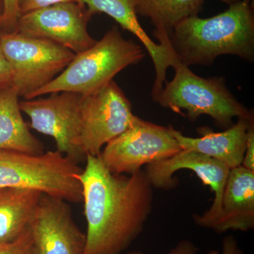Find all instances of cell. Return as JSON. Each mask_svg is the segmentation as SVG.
I'll return each mask as SVG.
<instances>
[{
  "label": "cell",
  "instance_id": "6da1fadb",
  "mask_svg": "<svg viewBox=\"0 0 254 254\" xmlns=\"http://www.w3.org/2000/svg\"><path fill=\"white\" fill-rule=\"evenodd\" d=\"M78 174L87 223L83 254H120L139 237L152 211L153 187L143 170L117 175L100 155Z\"/></svg>",
  "mask_w": 254,
  "mask_h": 254
},
{
  "label": "cell",
  "instance_id": "7a4b0ae2",
  "mask_svg": "<svg viewBox=\"0 0 254 254\" xmlns=\"http://www.w3.org/2000/svg\"><path fill=\"white\" fill-rule=\"evenodd\" d=\"M170 44L177 60L189 67L211 65L217 58L225 55L252 63L254 4L250 0H240L212 17L187 18L174 29Z\"/></svg>",
  "mask_w": 254,
  "mask_h": 254
},
{
  "label": "cell",
  "instance_id": "3957f363",
  "mask_svg": "<svg viewBox=\"0 0 254 254\" xmlns=\"http://www.w3.org/2000/svg\"><path fill=\"white\" fill-rule=\"evenodd\" d=\"M145 55L143 47L125 39L118 26H114L94 46L75 55L59 76L27 100L60 92L82 96L93 94L127 66L139 63Z\"/></svg>",
  "mask_w": 254,
  "mask_h": 254
},
{
  "label": "cell",
  "instance_id": "277c9868",
  "mask_svg": "<svg viewBox=\"0 0 254 254\" xmlns=\"http://www.w3.org/2000/svg\"><path fill=\"white\" fill-rule=\"evenodd\" d=\"M173 67V79L165 82L155 101L160 106L177 113L185 110L191 122L201 115H208L224 129L233 125V118H253L254 114L228 89L223 77H200L178 60Z\"/></svg>",
  "mask_w": 254,
  "mask_h": 254
},
{
  "label": "cell",
  "instance_id": "5b68a950",
  "mask_svg": "<svg viewBox=\"0 0 254 254\" xmlns=\"http://www.w3.org/2000/svg\"><path fill=\"white\" fill-rule=\"evenodd\" d=\"M82 169L58 150L41 155L0 150V189L36 190L68 203H81L76 176Z\"/></svg>",
  "mask_w": 254,
  "mask_h": 254
},
{
  "label": "cell",
  "instance_id": "8992f818",
  "mask_svg": "<svg viewBox=\"0 0 254 254\" xmlns=\"http://www.w3.org/2000/svg\"><path fill=\"white\" fill-rule=\"evenodd\" d=\"M0 44L12 71L11 86L24 100L59 76L76 55L53 42L16 31L0 33Z\"/></svg>",
  "mask_w": 254,
  "mask_h": 254
},
{
  "label": "cell",
  "instance_id": "52a82bcc",
  "mask_svg": "<svg viewBox=\"0 0 254 254\" xmlns=\"http://www.w3.org/2000/svg\"><path fill=\"white\" fill-rule=\"evenodd\" d=\"M181 150L172 126H160L138 118L129 128L105 145L100 156L112 173L128 175Z\"/></svg>",
  "mask_w": 254,
  "mask_h": 254
},
{
  "label": "cell",
  "instance_id": "ba28073f",
  "mask_svg": "<svg viewBox=\"0 0 254 254\" xmlns=\"http://www.w3.org/2000/svg\"><path fill=\"white\" fill-rule=\"evenodd\" d=\"M47 98L19 101L33 129L54 138L57 150L79 164L86 161L80 144L83 96L70 92L51 93Z\"/></svg>",
  "mask_w": 254,
  "mask_h": 254
},
{
  "label": "cell",
  "instance_id": "9c48e42d",
  "mask_svg": "<svg viewBox=\"0 0 254 254\" xmlns=\"http://www.w3.org/2000/svg\"><path fill=\"white\" fill-rule=\"evenodd\" d=\"M137 119L131 102L114 80L83 96L80 144L83 154L98 156L104 145L127 131Z\"/></svg>",
  "mask_w": 254,
  "mask_h": 254
},
{
  "label": "cell",
  "instance_id": "30bf717a",
  "mask_svg": "<svg viewBox=\"0 0 254 254\" xmlns=\"http://www.w3.org/2000/svg\"><path fill=\"white\" fill-rule=\"evenodd\" d=\"M92 16L82 3L60 2L21 15L14 31L53 42L79 54L97 42L88 31Z\"/></svg>",
  "mask_w": 254,
  "mask_h": 254
},
{
  "label": "cell",
  "instance_id": "8fae6325",
  "mask_svg": "<svg viewBox=\"0 0 254 254\" xmlns=\"http://www.w3.org/2000/svg\"><path fill=\"white\" fill-rule=\"evenodd\" d=\"M180 170L193 171L215 194L213 204L207 211L202 215H193L196 225L211 230L221 211L222 195L230 169L201 153L182 150L171 158L147 165L145 173L153 188L170 190L178 185V180L173 176Z\"/></svg>",
  "mask_w": 254,
  "mask_h": 254
},
{
  "label": "cell",
  "instance_id": "7c38bea8",
  "mask_svg": "<svg viewBox=\"0 0 254 254\" xmlns=\"http://www.w3.org/2000/svg\"><path fill=\"white\" fill-rule=\"evenodd\" d=\"M68 202L43 194L28 225L30 254H83L86 234L73 220Z\"/></svg>",
  "mask_w": 254,
  "mask_h": 254
},
{
  "label": "cell",
  "instance_id": "4fadbf2b",
  "mask_svg": "<svg viewBox=\"0 0 254 254\" xmlns=\"http://www.w3.org/2000/svg\"><path fill=\"white\" fill-rule=\"evenodd\" d=\"M80 2L86 6L92 16L104 13L139 40L154 64L155 78L152 98L155 101L167 81V71L177 59L173 52L152 41L143 29L137 17V0H80Z\"/></svg>",
  "mask_w": 254,
  "mask_h": 254
},
{
  "label": "cell",
  "instance_id": "5bb4252c",
  "mask_svg": "<svg viewBox=\"0 0 254 254\" xmlns=\"http://www.w3.org/2000/svg\"><path fill=\"white\" fill-rule=\"evenodd\" d=\"M252 120L254 117L250 120L238 119L237 123L221 132L202 127L198 128L201 135L198 138L185 136L173 127L172 132L182 150L201 153L232 170L242 165L247 148V130Z\"/></svg>",
  "mask_w": 254,
  "mask_h": 254
},
{
  "label": "cell",
  "instance_id": "9a60e30c",
  "mask_svg": "<svg viewBox=\"0 0 254 254\" xmlns=\"http://www.w3.org/2000/svg\"><path fill=\"white\" fill-rule=\"evenodd\" d=\"M254 228V171L241 165L230 170L221 203V211L211 230L248 232Z\"/></svg>",
  "mask_w": 254,
  "mask_h": 254
},
{
  "label": "cell",
  "instance_id": "2e32d148",
  "mask_svg": "<svg viewBox=\"0 0 254 254\" xmlns=\"http://www.w3.org/2000/svg\"><path fill=\"white\" fill-rule=\"evenodd\" d=\"M18 98L12 86L0 89V150L43 154L44 145L23 120Z\"/></svg>",
  "mask_w": 254,
  "mask_h": 254
},
{
  "label": "cell",
  "instance_id": "e0dca14e",
  "mask_svg": "<svg viewBox=\"0 0 254 254\" xmlns=\"http://www.w3.org/2000/svg\"><path fill=\"white\" fill-rule=\"evenodd\" d=\"M205 0H137L136 13L149 18L159 44L171 50L170 37L182 21L198 16Z\"/></svg>",
  "mask_w": 254,
  "mask_h": 254
},
{
  "label": "cell",
  "instance_id": "ac0fdd59",
  "mask_svg": "<svg viewBox=\"0 0 254 254\" xmlns=\"http://www.w3.org/2000/svg\"><path fill=\"white\" fill-rule=\"evenodd\" d=\"M43 194L26 189H0V243L13 242L22 235Z\"/></svg>",
  "mask_w": 254,
  "mask_h": 254
},
{
  "label": "cell",
  "instance_id": "d6986e66",
  "mask_svg": "<svg viewBox=\"0 0 254 254\" xmlns=\"http://www.w3.org/2000/svg\"><path fill=\"white\" fill-rule=\"evenodd\" d=\"M31 247V234L28 227L16 240L7 243H0V254H30Z\"/></svg>",
  "mask_w": 254,
  "mask_h": 254
},
{
  "label": "cell",
  "instance_id": "ffe728a7",
  "mask_svg": "<svg viewBox=\"0 0 254 254\" xmlns=\"http://www.w3.org/2000/svg\"><path fill=\"white\" fill-rule=\"evenodd\" d=\"M76 1L80 2V0H17V9L18 15L26 14L35 10L42 9L60 2Z\"/></svg>",
  "mask_w": 254,
  "mask_h": 254
},
{
  "label": "cell",
  "instance_id": "44dd1931",
  "mask_svg": "<svg viewBox=\"0 0 254 254\" xmlns=\"http://www.w3.org/2000/svg\"><path fill=\"white\" fill-rule=\"evenodd\" d=\"M18 17L17 0H4V14L1 27L6 30L5 33L15 31Z\"/></svg>",
  "mask_w": 254,
  "mask_h": 254
},
{
  "label": "cell",
  "instance_id": "7402d4cb",
  "mask_svg": "<svg viewBox=\"0 0 254 254\" xmlns=\"http://www.w3.org/2000/svg\"><path fill=\"white\" fill-rule=\"evenodd\" d=\"M242 166L254 171V123L251 121L247 130V148L244 157Z\"/></svg>",
  "mask_w": 254,
  "mask_h": 254
},
{
  "label": "cell",
  "instance_id": "603a6c76",
  "mask_svg": "<svg viewBox=\"0 0 254 254\" xmlns=\"http://www.w3.org/2000/svg\"><path fill=\"white\" fill-rule=\"evenodd\" d=\"M12 83V71L9 63L5 58L1 44H0V89L11 86Z\"/></svg>",
  "mask_w": 254,
  "mask_h": 254
},
{
  "label": "cell",
  "instance_id": "cb8c5ba5",
  "mask_svg": "<svg viewBox=\"0 0 254 254\" xmlns=\"http://www.w3.org/2000/svg\"><path fill=\"white\" fill-rule=\"evenodd\" d=\"M198 247L190 240H182L168 253L163 254H197ZM125 254H145L140 251H133Z\"/></svg>",
  "mask_w": 254,
  "mask_h": 254
},
{
  "label": "cell",
  "instance_id": "d4e9b609",
  "mask_svg": "<svg viewBox=\"0 0 254 254\" xmlns=\"http://www.w3.org/2000/svg\"><path fill=\"white\" fill-rule=\"evenodd\" d=\"M220 254H245L232 235L225 237L222 241V253Z\"/></svg>",
  "mask_w": 254,
  "mask_h": 254
},
{
  "label": "cell",
  "instance_id": "484cf974",
  "mask_svg": "<svg viewBox=\"0 0 254 254\" xmlns=\"http://www.w3.org/2000/svg\"><path fill=\"white\" fill-rule=\"evenodd\" d=\"M4 14V0H0V28L2 25L3 18Z\"/></svg>",
  "mask_w": 254,
  "mask_h": 254
},
{
  "label": "cell",
  "instance_id": "4316f807",
  "mask_svg": "<svg viewBox=\"0 0 254 254\" xmlns=\"http://www.w3.org/2000/svg\"><path fill=\"white\" fill-rule=\"evenodd\" d=\"M222 2L226 3V4L230 5L233 4V3L237 2V1H240V0H220Z\"/></svg>",
  "mask_w": 254,
  "mask_h": 254
},
{
  "label": "cell",
  "instance_id": "83f0119b",
  "mask_svg": "<svg viewBox=\"0 0 254 254\" xmlns=\"http://www.w3.org/2000/svg\"><path fill=\"white\" fill-rule=\"evenodd\" d=\"M206 254H220V253L216 250H210V252Z\"/></svg>",
  "mask_w": 254,
  "mask_h": 254
},
{
  "label": "cell",
  "instance_id": "f1b7e54d",
  "mask_svg": "<svg viewBox=\"0 0 254 254\" xmlns=\"http://www.w3.org/2000/svg\"><path fill=\"white\" fill-rule=\"evenodd\" d=\"M250 1H252V3H253V4H254V0H250Z\"/></svg>",
  "mask_w": 254,
  "mask_h": 254
}]
</instances>
